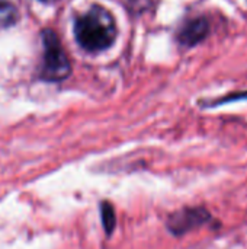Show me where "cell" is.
Wrapping results in <instances>:
<instances>
[{
	"mask_svg": "<svg viewBox=\"0 0 247 249\" xmlns=\"http://www.w3.org/2000/svg\"><path fill=\"white\" fill-rule=\"evenodd\" d=\"M116 34L114 15L99 4H93L74 22L76 41L89 53H99L109 48L115 42Z\"/></svg>",
	"mask_w": 247,
	"mask_h": 249,
	"instance_id": "1",
	"label": "cell"
},
{
	"mask_svg": "<svg viewBox=\"0 0 247 249\" xmlns=\"http://www.w3.org/2000/svg\"><path fill=\"white\" fill-rule=\"evenodd\" d=\"M44 60L41 67V77L47 82H60L68 77L71 73V64L68 57L52 29L42 31Z\"/></svg>",
	"mask_w": 247,
	"mask_h": 249,
	"instance_id": "2",
	"label": "cell"
},
{
	"mask_svg": "<svg viewBox=\"0 0 247 249\" xmlns=\"http://www.w3.org/2000/svg\"><path fill=\"white\" fill-rule=\"evenodd\" d=\"M210 32V23L205 18H195L188 20L179 31L178 39L185 47H194L204 41Z\"/></svg>",
	"mask_w": 247,
	"mask_h": 249,
	"instance_id": "3",
	"label": "cell"
},
{
	"mask_svg": "<svg viewBox=\"0 0 247 249\" xmlns=\"http://www.w3.org/2000/svg\"><path fill=\"white\" fill-rule=\"evenodd\" d=\"M17 20V10L10 0H0V26H12Z\"/></svg>",
	"mask_w": 247,
	"mask_h": 249,
	"instance_id": "4",
	"label": "cell"
},
{
	"mask_svg": "<svg viewBox=\"0 0 247 249\" xmlns=\"http://www.w3.org/2000/svg\"><path fill=\"white\" fill-rule=\"evenodd\" d=\"M102 217H103V225H105V229L108 232L112 231L114 225H115V216H114V212H112V207L105 203L102 206Z\"/></svg>",
	"mask_w": 247,
	"mask_h": 249,
	"instance_id": "5",
	"label": "cell"
},
{
	"mask_svg": "<svg viewBox=\"0 0 247 249\" xmlns=\"http://www.w3.org/2000/svg\"><path fill=\"white\" fill-rule=\"evenodd\" d=\"M41 1H49V0H41Z\"/></svg>",
	"mask_w": 247,
	"mask_h": 249,
	"instance_id": "6",
	"label": "cell"
}]
</instances>
